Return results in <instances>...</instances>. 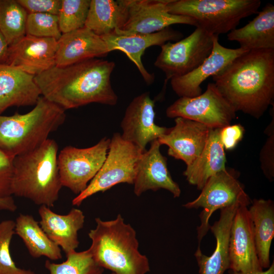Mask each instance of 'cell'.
<instances>
[{
    "instance_id": "6da1fadb",
    "label": "cell",
    "mask_w": 274,
    "mask_h": 274,
    "mask_svg": "<svg viewBox=\"0 0 274 274\" xmlns=\"http://www.w3.org/2000/svg\"><path fill=\"white\" fill-rule=\"evenodd\" d=\"M114 62L90 58L64 66H54L35 77L41 95L64 110L91 103L116 105L118 96L111 82Z\"/></svg>"
},
{
    "instance_id": "7a4b0ae2",
    "label": "cell",
    "mask_w": 274,
    "mask_h": 274,
    "mask_svg": "<svg viewBox=\"0 0 274 274\" xmlns=\"http://www.w3.org/2000/svg\"><path fill=\"white\" fill-rule=\"evenodd\" d=\"M236 112L261 117L274 98V49L247 51L212 77Z\"/></svg>"
},
{
    "instance_id": "3957f363",
    "label": "cell",
    "mask_w": 274,
    "mask_h": 274,
    "mask_svg": "<svg viewBox=\"0 0 274 274\" xmlns=\"http://www.w3.org/2000/svg\"><path fill=\"white\" fill-rule=\"evenodd\" d=\"M58 147L48 139L42 145L15 156L11 185L12 195L51 208L62 187L57 164Z\"/></svg>"
},
{
    "instance_id": "277c9868",
    "label": "cell",
    "mask_w": 274,
    "mask_h": 274,
    "mask_svg": "<svg viewBox=\"0 0 274 274\" xmlns=\"http://www.w3.org/2000/svg\"><path fill=\"white\" fill-rule=\"evenodd\" d=\"M95 228L88 236V249L95 261L104 269L115 274H146L150 264L146 255L139 250L135 230L126 223L121 215L112 220L95 219Z\"/></svg>"
},
{
    "instance_id": "5b68a950",
    "label": "cell",
    "mask_w": 274,
    "mask_h": 274,
    "mask_svg": "<svg viewBox=\"0 0 274 274\" xmlns=\"http://www.w3.org/2000/svg\"><path fill=\"white\" fill-rule=\"evenodd\" d=\"M65 111L41 96L35 107L26 114L0 115V149L15 157L39 147L64 123Z\"/></svg>"
},
{
    "instance_id": "8992f818",
    "label": "cell",
    "mask_w": 274,
    "mask_h": 274,
    "mask_svg": "<svg viewBox=\"0 0 274 274\" xmlns=\"http://www.w3.org/2000/svg\"><path fill=\"white\" fill-rule=\"evenodd\" d=\"M259 0H170L168 12L193 19L211 35L228 33L241 20L258 13Z\"/></svg>"
},
{
    "instance_id": "52a82bcc",
    "label": "cell",
    "mask_w": 274,
    "mask_h": 274,
    "mask_svg": "<svg viewBox=\"0 0 274 274\" xmlns=\"http://www.w3.org/2000/svg\"><path fill=\"white\" fill-rule=\"evenodd\" d=\"M142 153L137 147L124 140L120 133H114L102 165L86 188L72 200V204L79 206L90 196L120 183L133 184Z\"/></svg>"
},
{
    "instance_id": "ba28073f",
    "label": "cell",
    "mask_w": 274,
    "mask_h": 274,
    "mask_svg": "<svg viewBox=\"0 0 274 274\" xmlns=\"http://www.w3.org/2000/svg\"><path fill=\"white\" fill-rule=\"evenodd\" d=\"M238 177L237 171L225 168L208 180L196 199L183 205L187 209H202L199 215L200 225L197 228L199 246L210 229L209 220L215 211L236 202L251 203Z\"/></svg>"
},
{
    "instance_id": "9c48e42d",
    "label": "cell",
    "mask_w": 274,
    "mask_h": 274,
    "mask_svg": "<svg viewBox=\"0 0 274 274\" xmlns=\"http://www.w3.org/2000/svg\"><path fill=\"white\" fill-rule=\"evenodd\" d=\"M214 37L196 27L187 37L161 46L154 65L165 74L164 86L169 80L184 76L200 65L212 51Z\"/></svg>"
},
{
    "instance_id": "30bf717a",
    "label": "cell",
    "mask_w": 274,
    "mask_h": 274,
    "mask_svg": "<svg viewBox=\"0 0 274 274\" xmlns=\"http://www.w3.org/2000/svg\"><path fill=\"white\" fill-rule=\"evenodd\" d=\"M110 141L105 137L88 148L67 146L61 150L58 154L57 164L62 187L77 195L83 191L102 165Z\"/></svg>"
},
{
    "instance_id": "8fae6325",
    "label": "cell",
    "mask_w": 274,
    "mask_h": 274,
    "mask_svg": "<svg viewBox=\"0 0 274 274\" xmlns=\"http://www.w3.org/2000/svg\"><path fill=\"white\" fill-rule=\"evenodd\" d=\"M236 112L214 83H210L197 96L180 97L167 108L166 115L188 119L210 128H222L230 125Z\"/></svg>"
},
{
    "instance_id": "7c38bea8",
    "label": "cell",
    "mask_w": 274,
    "mask_h": 274,
    "mask_svg": "<svg viewBox=\"0 0 274 274\" xmlns=\"http://www.w3.org/2000/svg\"><path fill=\"white\" fill-rule=\"evenodd\" d=\"M170 0H127V17L120 29L115 31L128 34H149L160 31L175 24L197 26L188 16L169 13L167 5Z\"/></svg>"
},
{
    "instance_id": "4fadbf2b",
    "label": "cell",
    "mask_w": 274,
    "mask_h": 274,
    "mask_svg": "<svg viewBox=\"0 0 274 274\" xmlns=\"http://www.w3.org/2000/svg\"><path fill=\"white\" fill-rule=\"evenodd\" d=\"M154 101L149 92L135 97L127 106L121 122L122 138L144 152L148 143L158 140L168 128L155 123Z\"/></svg>"
},
{
    "instance_id": "5bb4252c",
    "label": "cell",
    "mask_w": 274,
    "mask_h": 274,
    "mask_svg": "<svg viewBox=\"0 0 274 274\" xmlns=\"http://www.w3.org/2000/svg\"><path fill=\"white\" fill-rule=\"evenodd\" d=\"M228 251L230 271L254 273L263 270L257 256L253 224L247 205L239 206L235 213L230 231Z\"/></svg>"
},
{
    "instance_id": "9a60e30c",
    "label": "cell",
    "mask_w": 274,
    "mask_h": 274,
    "mask_svg": "<svg viewBox=\"0 0 274 274\" xmlns=\"http://www.w3.org/2000/svg\"><path fill=\"white\" fill-rule=\"evenodd\" d=\"M57 49L55 39L25 35L9 46L6 64L35 77L56 65Z\"/></svg>"
},
{
    "instance_id": "2e32d148",
    "label": "cell",
    "mask_w": 274,
    "mask_h": 274,
    "mask_svg": "<svg viewBox=\"0 0 274 274\" xmlns=\"http://www.w3.org/2000/svg\"><path fill=\"white\" fill-rule=\"evenodd\" d=\"M180 32L170 27L149 34H128L115 31L101 37L106 43L109 52L119 50L124 53L138 68L146 83L152 84L154 74L149 73L142 61L145 50L153 46H161L170 41H178L183 38Z\"/></svg>"
},
{
    "instance_id": "e0dca14e",
    "label": "cell",
    "mask_w": 274,
    "mask_h": 274,
    "mask_svg": "<svg viewBox=\"0 0 274 274\" xmlns=\"http://www.w3.org/2000/svg\"><path fill=\"white\" fill-rule=\"evenodd\" d=\"M175 125L157 140L168 146L167 154L190 165L201 153L208 140L210 128L200 123L177 117Z\"/></svg>"
},
{
    "instance_id": "ac0fdd59",
    "label": "cell",
    "mask_w": 274,
    "mask_h": 274,
    "mask_svg": "<svg viewBox=\"0 0 274 274\" xmlns=\"http://www.w3.org/2000/svg\"><path fill=\"white\" fill-rule=\"evenodd\" d=\"M248 51L241 48L230 49L221 45L219 36H215L210 55L191 72L170 80L173 90L180 97H193L202 93L201 83L220 73L235 58Z\"/></svg>"
},
{
    "instance_id": "d6986e66",
    "label": "cell",
    "mask_w": 274,
    "mask_h": 274,
    "mask_svg": "<svg viewBox=\"0 0 274 274\" xmlns=\"http://www.w3.org/2000/svg\"><path fill=\"white\" fill-rule=\"evenodd\" d=\"M157 140L151 143L148 150L142 153L138 162L133 183L134 194L140 196L148 190L160 189L169 191L174 197H179L181 189L172 179L167 166V158L160 151Z\"/></svg>"
},
{
    "instance_id": "ffe728a7",
    "label": "cell",
    "mask_w": 274,
    "mask_h": 274,
    "mask_svg": "<svg viewBox=\"0 0 274 274\" xmlns=\"http://www.w3.org/2000/svg\"><path fill=\"white\" fill-rule=\"evenodd\" d=\"M242 204L249 206L245 202H236L221 209L219 220L210 229L216 240V246L213 253L208 256L202 253L199 246L195 253L199 274H224L229 269V239L230 228L237 209Z\"/></svg>"
},
{
    "instance_id": "44dd1931",
    "label": "cell",
    "mask_w": 274,
    "mask_h": 274,
    "mask_svg": "<svg viewBox=\"0 0 274 274\" xmlns=\"http://www.w3.org/2000/svg\"><path fill=\"white\" fill-rule=\"evenodd\" d=\"M109 53L101 37L84 26L62 34L57 41L55 65L67 66L90 58L104 57Z\"/></svg>"
},
{
    "instance_id": "7402d4cb",
    "label": "cell",
    "mask_w": 274,
    "mask_h": 274,
    "mask_svg": "<svg viewBox=\"0 0 274 274\" xmlns=\"http://www.w3.org/2000/svg\"><path fill=\"white\" fill-rule=\"evenodd\" d=\"M38 212L39 224L48 237L65 254L76 251L79 245L78 233L85 222L83 212L74 208L68 214L60 215L45 206H41Z\"/></svg>"
},
{
    "instance_id": "603a6c76",
    "label": "cell",
    "mask_w": 274,
    "mask_h": 274,
    "mask_svg": "<svg viewBox=\"0 0 274 274\" xmlns=\"http://www.w3.org/2000/svg\"><path fill=\"white\" fill-rule=\"evenodd\" d=\"M41 95L34 76L0 64V115L11 107L35 105Z\"/></svg>"
},
{
    "instance_id": "cb8c5ba5",
    "label": "cell",
    "mask_w": 274,
    "mask_h": 274,
    "mask_svg": "<svg viewBox=\"0 0 274 274\" xmlns=\"http://www.w3.org/2000/svg\"><path fill=\"white\" fill-rule=\"evenodd\" d=\"M221 128H211L206 146L200 155L183 172L190 184L201 190L208 180L225 169L224 147L220 139Z\"/></svg>"
},
{
    "instance_id": "d4e9b609",
    "label": "cell",
    "mask_w": 274,
    "mask_h": 274,
    "mask_svg": "<svg viewBox=\"0 0 274 274\" xmlns=\"http://www.w3.org/2000/svg\"><path fill=\"white\" fill-rule=\"evenodd\" d=\"M258 13L244 26L228 32L227 39L247 51L274 49V6L267 3Z\"/></svg>"
},
{
    "instance_id": "484cf974",
    "label": "cell",
    "mask_w": 274,
    "mask_h": 274,
    "mask_svg": "<svg viewBox=\"0 0 274 274\" xmlns=\"http://www.w3.org/2000/svg\"><path fill=\"white\" fill-rule=\"evenodd\" d=\"M249 210L253 224L257 256L262 268L270 265V249L274 236V203L270 199H254Z\"/></svg>"
},
{
    "instance_id": "4316f807",
    "label": "cell",
    "mask_w": 274,
    "mask_h": 274,
    "mask_svg": "<svg viewBox=\"0 0 274 274\" xmlns=\"http://www.w3.org/2000/svg\"><path fill=\"white\" fill-rule=\"evenodd\" d=\"M127 17V0H90L85 26L102 37L120 29Z\"/></svg>"
},
{
    "instance_id": "83f0119b",
    "label": "cell",
    "mask_w": 274,
    "mask_h": 274,
    "mask_svg": "<svg viewBox=\"0 0 274 274\" xmlns=\"http://www.w3.org/2000/svg\"><path fill=\"white\" fill-rule=\"evenodd\" d=\"M15 233L22 239L32 257L44 256L51 260L62 258L61 248L48 237L31 215L21 214L17 217Z\"/></svg>"
},
{
    "instance_id": "f1b7e54d",
    "label": "cell",
    "mask_w": 274,
    "mask_h": 274,
    "mask_svg": "<svg viewBox=\"0 0 274 274\" xmlns=\"http://www.w3.org/2000/svg\"><path fill=\"white\" fill-rule=\"evenodd\" d=\"M27 15L17 0H0V31L9 46L26 35Z\"/></svg>"
},
{
    "instance_id": "f546056e",
    "label": "cell",
    "mask_w": 274,
    "mask_h": 274,
    "mask_svg": "<svg viewBox=\"0 0 274 274\" xmlns=\"http://www.w3.org/2000/svg\"><path fill=\"white\" fill-rule=\"evenodd\" d=\"M66 259L60 263L46 260L45 268L49 274H102L104 268L93 258L89 249L66 254Z\"/></svg>"
},
{
    "instance_id": "4dcf8cb0",
    "label": "cell",
    "mask_w": 274,
    "mask_h": 274,
    "mask_svg": "<svg viewBox=\"0 0 274 274\" xmlns=\"http://www.w3.org/2000/svg\"><path fill=\"white\" fill-rule=\"evenodd\" d=\"M90 4V0H61L57 16L62 34L85 26Z\"/></svg>"
},
{
    "instance_id": "1f68e13d",
    "label": "cell",
    "mask_w": 274,
    "mask_h": 274,
    "mask_svg": "<svg viewBox=\"0 0 274 274\" xmlns=\"http://www.w3.org/2000/svg\"><path fill=\"white\" fill-rule=\"evenodd\" d=\"M15 222L6 220L0 222V274H36L30 269L16 265L10 253V244L15 233Z\"/></svg>"
},
{
    "instance_id": "d6a6232c",
    "label": "cell",
    "mask_w": 274,
    "mask_h": 274,
    "mask_svg": "<svg viewBox=\"0 0 274 274\" xmlns=\"http://www.w3.org/2000/svg\"><path fill=\"white\" fill-rule=\"evenodd\" d=\"M25 34L39 38L58 40L62 35L56 15L48 13L28 14Z\"/></svg>"
},
{
    "instance_id": "836d02e7",
    "label": "cell",
    "mask_w": 274,
    "mask_h": 274,
    "mask_svg": "<svg viewBox=\"0 0 274 274\" xmlns=\"http://www.w3.org/2000/svg\"><path fill=\"white\" fill-rule=\"evenodd\" d=\"M272 121L266 128L268 135L260 153L261 168L266 177L270 181L274 178V123Z\"/></svg>"
},
{
    "instance_id": "e575fe53",
    "label": "cell",
    "mask_w": 274,
    "mask_h": 274,
    "mask_svg": "<svg viewBox=\"0 0 274 274\" xmlns=\"http://www.w3.org/2000/svg\"><path fill=\"white\" fill-rule=\"evenodd\" d=\"M14 158L0 149V198L12 196L11 185Z\"/></svg>"
},
{
    "instance_id": "d590c367",
    "label": "cell",
    "mask_w": 274,
    "mask_h": 274,
    "mask_svg": "<svg viewBox=\"0 0 274 274\" xmlns=\"http://www.w3.org/2000/svg\"><path fill=\"white\" fill-rule=\"evenodd\" d=\"M28 14L48 13L57 15L61 0H17Z\"/></svg>"
},
{
    "instance_id": "8d00e7d4",
    "label": "cell",
    "mask_w": 274,
    "mask_h": 274,
    "mask_svg": "<svg viewBox=\"0 0 274 274\" xmlns=\"http://www.w3.org/2000/svg\"><path fill=\"white\" fill-rule=\"evenodd\" d=\"M244 131V128L240 124L229 125L221 128L220 139L224 149H233L242 140Z\"/></svg>"
},
{
    "instance_id": "74e56055",
    "label": "cell",
    "mask_w": 274,
    "mask_h": 274,
    "mask_svg": "<svg viewBox=\"0 0 274 274\" xmlns=\"http://www.w3.org/2000/svg\"><path fill=\"white\" fill-rule=\"evenodd\" d=\"M17 206L12 196L0 198V211H7L11 212L16 211Z\"/></svg>"
},
{
    "instance_id": "f35d334b",
    "label": "cell",
    "mask_w": 274,
    "mask_h": 274,
    "mask_svg": "<svg viewBox=\"0 0 274 274\" xmlns=\"http://www.w3.org/2000/svg\"><path fill=\"white\" fill-rule=\"evenodd\" d=\"M9 51V45L5 38L0 31V64L6 63Z\"/></svg>"
},
{
    "instance_id": "ab89813d",
    "label": "cell",
    "mask_w": 274,
    "mask_h": 274,
    "mask_svg": "<svg viewBox=\"0 0 274 274\" xmlns=\"http://www.w3.org/2000/svg\"><path fill=\"white\" fill-rule=\"evenodd\" d=\"M229 274H274V263L272 262L269 267L266 270H262L259 272L254 273H242L232 271H229Z\"/></svg>"
},
{
    "instance_id": "60d3db41",
    "label": "cell",
    "mask_w": 274,
    "mask_h": 274,
    "mask_svg": "<svg viewBox=\"0 0 274 274\" xmlns=\"http://www.w3.org/2000/svg\"><path fill=\"white\" fill-rule=\"evenodd\" d=\"M111 274H115V273L112 272Z\"/></svg>"
}]
</instances>
